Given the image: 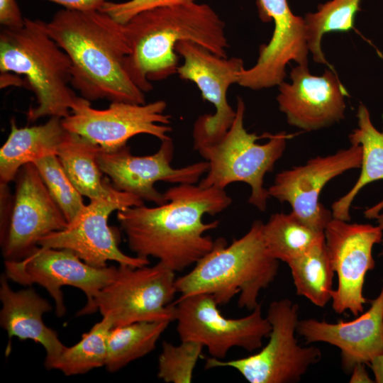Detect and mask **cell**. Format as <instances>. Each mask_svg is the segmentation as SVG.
<instances>
[{
  "label": "cell",
  "instance_id": "d590c367",
  "mask_svg": "<svg viewBox=\"0 0 383 383\" xmlns=\"http://www.w3.org/2000/svg\"><path fill=\"white\" fill-rule=\"evenodd\" d=\"M368 365L374 374V382L383 383V353L374 357Z\"/></svg>",
  "mask_w": 383,
  "mask_h": 383
},
{
  "label": "cell",
  "instance_id": "9c48e42d",
  "mask_svg": "<svg viewBox=\"0 0 383 383\" xmlns=\"http://www.w3.org/2000/svg\"><path fill=\"white\" fill-rule=\"evenodd\" d=\"M174 321L181 341H194L206 347L213 358L223 360L233 347L249 352L260 348L271 325L259 304L239 318L223 316L218 304L207 294L179 297L174 304Z\"/></svg>",
  "mask_w": 383,
  "mask_h": 383
},
{
  "label": "cell",
  "instance_id": "f1b7e54d",
  "mask_svg": "<svg viewBox=\"0 0 383 383\" xmlns=\"http://www.w3.org/2000/svg\"><path fill=\"white\" fill-rule=\"evenodd\" d=\"M362 0H331L318 6L317 11L304 18L309 50L313 60L328 65L321 48L323 35L330 32H345L353 28L354 18Z\"/></svg>",
  "mask_w": 383,
  "mask_h": 383
},
{
  "label": "cell",
  "instance_id": "8d00e7d4",
  "mask_svg": "<svg viewBox=\"0 0 383 383\" xmlns=\"http://www.w3.org/2000/svg\"><path fill=\"white\" fill-rule=\"evenodd\" d=\"M376 218L377 219L378 226L383 230V213L379 214Z\"/></svg>",
  "mask_w": 383,
  "mask_h": 383
},
{
  "label": "cell",
  "instance_id": "6da1fadb",
  "mask_svg": "<svg viewBox=\"0 0 383 383\" xmlns=\"http://www.w3.org/2000/svg\"><path fill=\"white\" fill-rule=\"evenodd\" d=\"M167 201L155 207L135 206L117 211V219L128 245L136 256L157 258L173 271L195 264L213 247L204 233L218 221L204 223L227 209L232 199L225 189L180 184L165 193Z\"/></svg>",
  "mask_w": 383,
  "mask_h": 383
},
{
  "label": "cell",
  "instance_id": "4316f807",
  "mask_svg": "<svg viewBox=\"0 0 383 383\" xmlns=\"http://www.w3.org/2000/svg\"><path fill=\"white\" fill-rule=\"evenodd\" d=\"M287 265L296 294L307 298L318 307H324L331 300L334 271L325 239Z\"/></svg>",
  "mask_w": 383,
  "mask_h": 383
},
{
  "label": "cell",
  "instance_id": "1f68e13d",
  "mask_svg": "<svg viewBox=\"0 0 383 383\" xmlns=\"http://www.w3.org/2000/svg\"><path fill=\"white\" fill-rule=\"evenodd\" d=\"M196 0H129L123 2L106 1L99 10L116 21L125 24L137 14L156 8L196 2Z\"/></svg>",
  "mask_w": 383,
  "mask_h": 383
},
{
  "label": "cell",
  "instance_id": "cb8c5ba5",
  "mask_svg": "<svg viewBox=\"0 0 383 383\" xmlns=\"http://www.w3.org/2000/svg\"><path fill=\"white\" fill-rule=\"evenodd\" d=\"M357 128L349 135L351 145L362 148L361 172L353 188L331 206L335 218L349 221L350 209L358 192L367 184L383 180V131L372 124L370 114L364 104H360L357 111Z\"/></svg>",
  "mask_w": 383,
  "mask_h": 383
},
{
  "label": "cell",
  "instance_id": "5bb4252c",
  "mask_svg": "<svg viewBox=\"0 0 383 383\" xmlns=\"http://www.w3.org/2000/svg\"><path fill=\"white\" fill-rule=\"evenodd\" d=\"M348 222L333 218L324 235L338 277L337 288L332 293V308L337 313L349 311L357 316L368 302L363 295L365 278L375 267L372 248L382 243L383 230L379 226Z\"/></svg>",
  "mask_w": 383,
  "mask_h": 383
},
{
  "label": "cell",
  "instance_id": "8992f818",
  "mask_svg": "<svg viewBox=\"0 0 383 383\" xmlns=\"http://www.w3.org/2000/svg\"><path fill=\"white\" fill-rule=\"evenodd\" d=\"M245 106L238 97L236 114L230 128L218 143L197 150L209 162L206 175L199 182L203 187L221 189L233 182H245L251 187L248 203L264 211L270 198L263 187L264 177L271 172L286 148L287 140L292 137L284 132L272 134L269 140L258 144V136L244 127Z\"/></svg>",
  "mask_w": 383,
  "mask_h": 383
},
{
  "label": "cell",
  "instance_id": "603a6c76",
  "mask_svg": "<svg viewBox=\"0 0 383 383\" xmlns=\"http://www.w3.org/2000/svg\"><path fill=\"white\" fill-rule=\"evenodd\" d=\"M99 150L98 145L68 132L57 154L73 184L90 200L111 198L121 192L102 177L97 162Z\"/></svg>",
  "mask_w": 383,
  "mask_h": 383
},
{
  "label": "cell",
  "instance_id": "30bf717a",
  "mask_svg": "<svg viewBox=\"0 0 383 383\" xmlns=\"http://www.w3.org/2000/svg\"><path fill=\"white\" fill-rule=\"evenodd\" d=\"M175 50L183 58L177 74L194 82L202 99L216 109L213 115L200 116L194 125V148L197 150L218 143L232 125L236 111L228 102L227 91L231 85L237 84L244 63L241 58L221 57L187 40L178 43Z\"/></svg>",
  "mask_w": 383,
  "mask_h": 383
},
{
  "label": "cell",
  "instance_id": "9a60e30c",
  "mask_svg": "<svg viewBox=\"0 0 383 383\" xmlns=\"http://www.w3.org/2000/svg\"><path fill=\"white\" fill-rule=\"evenodd\" d=\"M15 180L9 220L1 234L5 260L23 258L38 246L41 238L68 226L33 162L21 167Z\"/></svg>",
  "mask_w": 383,
  "mask_h": 383
},
{
  "label": "cell",
  "instance_id": "e0dca14e",
  "mask_svg": "<svg viewBox=\"0 0 383 383\" xmlns=\"http://www.w3.org/2000/svg\"><path fill=\"white\" fill-rule=\"evenodd\" d=\"M362 148L351 145L327 156L310 159L304 165L278 173L267 189L270 197L288 202L292 212L311 228L323 231L333 218L332 212L320 203L319 194L333 178L361 166Z\"/></svg>",
  "mask_w": 383,
  "mask_h": 383
},
{
  "label": "cell",
  "instance_id": "484cf974",
  "mask_svg": "<svg viewBox=\"0 0 383 383\" xmlns=\"http://www.w3.org/2000/svg\"><path fill=\"white\" fill-rule=\"evenodd\" d=\"M170 322L140 321L112 328L107 338L104 366L115 372L152 352Z\"/></svg>",
  "mask_w": 383,
  "mask_h": 383
},
{
  "label": "cell",
  "instance_id": "44dd1931",
  "mask_svg": "<svg viewBox=\"0 0 383 383\" xmlns=\"http://www.w3.org/2000/svg\"><path fill=\"white\" fill-rule=\"evenodd\" d=\"M9 280L5 273L1 275L0 325L7 332L9 341L12 337H17L21 340H32L42 345L46 351L44 365L49 370L65 347L56 331L43 321V314L50 312L52 306L31 287L13 290Z\"/></svg>",
  "mask_w": 383,
  "mask_h": 383
},
{
  "label": "cell",
  "instance_id": "3957f363",
  "mask_svg": "<svg viewBox=\"0 0 383 383\" xmlns=\"http://www.w3.org/2000/svg\"><path fill=\"white\" fill-rule=\"evenodd\" d=\"M131 49L126 68L134 84L146 93L152 82L177 73L176 45L194 42L227 57L225 23L208 4L192 2L141 12L123 24Z\"/></svg>",
  "mask_w": 383,
  "mask_h": 383
},
{
  "label": "cell",
  "instance_id": "d4e9b609",
  "mask_svg": "<svg viewBox=\"0 0 383 383\" xmlns=\"http://www.w3.org/2000/svg\"><path fill=\"white\" fill-rule=\"evenodd\" d=\"M262 235L270 255L287 264L325 239L323 231L308 226L292 212L272 214L263 224Z\"/></svg>",
  "mask_w": 383,
  "mask_h": 383
},
{
  "label": "cell",
  "instance_id": "4dcf8cb0",
  "mask_svg": "<svg viewBox=\"0 0 383 383\" xmlns=\"http://www.w3.org/2000/svg\"><path fill=\"white\" fill-rule=\"evenodd\" d=\"M203 345L194 341H181L178 345L162 344L157 377L166 383H190Z\"/></svg>",
  "mask_w": 383,
  "mask_h": 383
},
{
  "label": "cell",
  "instance_id": "83f0119b",
  "mask_svg": "<svg viewBox=\"0 0 383 383\" xmlns=\"http://www.w3.org/2000/svg\"><path fill=\"white\" fill-rule=\"evenodd\" d=\"M113 328L111 321L103 317L82 335L71 347L65 346L49 370H57L67 376L85 374L104 366L107 353V338Z\"/></svg>",
  "mask_w": 383,
  "mask_h": 383
},
{
  "label": "cell",
  "instance_id": "e575fe53",
  "mask_svg": "<svg viewBox=\"0 0 383 383\" xmlns=\"http://www.w3.org/2000/svg\"><path fill=\"white\" fill-rule=\"evenodd\" d=\"M365 364H357L352 370V375L350 379V382L352 383H372L374 380H372L369 376L365 367Z\"/></svg>",
  "mask_w": 383,
  "mask_h": 383
},
{
  "label": "cell",
  "instance_id": "5b68a950",
  "mask_svg": "<svg viewBox=\"0 0 383 383\" xmlns=\"http://www.w3.org/2000/svg\"><path fill=\"white\" fill-rule=\"evenodd\" d=\"M45 23L25 18L22 27L3 28L0 33L1 73L24 77L35 96L36 106L27 112L31 122L46 116L67 117L79 97L71 85L70 59Z\"/></svg>",
  "mask_w": 383,
  "mask_h": 383
},
{
  "label": "cell",
  "instance_id": "f546056e",
  "mask_svg": "<svg viewBox=\"0 0 383 383\" xmlns=\"http://www.w3.org/2000/svg\"><path fill=\"white\" fill-rule=\"evenodd\" d=\"M33 163L68 224L72 223L86 205L83 196L69 178L57 155H50Z\"/></svg>",
  "mask_w": 383,
  "mask_h": 383
},
{
  "label": "cell",
  "instance_id": "836d02e7",
  "mask_svg": "<svg viewBox=\"0 0 383 383\" xmlns=\"http://www.w3.org/2000/svg\"><path fill=\"white\" fill-rule=\"evenodd\" d=\"M65 7V9L90 12L99 11L108 0H47Z\"/></svg>",
  "mask_w": 383,
  "mask_h": 383
},
{
  "label": "cell",
  "instance_id": "4fadbf2b",
  "mask_svg": "<svg viewBox=\"0 0 383 383\" xmlns=\"http://www.w3.org/2000/svg\"><path fill=\"white\" fill-rule=\"evenodd\" d=\"M5 274L21 285L37 284L44 287L55 301V313L62 317L66 313L63 286L82 290L90 304L99 292L115 277L118 267L91 266L68 249L35 247L18 260H5Z\"/></svg>",
  "mask_w": 383,
  "mask_h": 383
},
{
  "label": "cell",
  "instance_id": "7c38bea8",
  "mask_svg": "<svg viewBox=\"0 0 383 383\" xmlns=\"http://www.w3.org/2000/svg\"><path fill=\"white\" fill-rule=\"evenodd\" d=\"M143 204L140 198L125 192L109 199L90 200L65 229L41 238L38 245L70 250L84 262L98 268L106 267L108 261L133 267L148 265V258L129 256L119 249L117 237L108 224L113 211Z\"/></svg>",
  "mask_w": 383,
  "mask_h": 383
},
{
  "label": "cell",
  "instance_id": "8fae6325",
  "mask_svg": "<svg viewBox=\"0 0 383 383\" xmlns=\"http://www.w3.org/2000/svg\"><path fill=\"white\" fill-rule=\"evenodd\" d=\"M167 104L157 100L148 104L111 101L106 109H96L79 96L71 113L62 118L64 128L111 151L127 145L130 138L148 134L161 141L170 138L171 116L165 113Z\"/></svg>",
  "mask_w": 383,
  "mask_h": 383
},
{
  "label": "cell",
  "instance_id": "7a4b0ae2",
  "mask_svg": "<svg viewBox=\"0 0 383 383\" xmlns=\"http://www.w3.org/2000/svg\"><path fill=\"white\" fill-rule=\"evenodd\" d=\"M72 63L71 85L91 101L145 104V92L128 76L131 52L124 26L100 11L61 9L45 23Z\"/></svg>",
  "mask_w": 383,
  "mask_h": 383
},
{
  "label": "cell",
  "instance_id": "277c9868",
  "mask_svg": "<svg viewBox=\"0 0 383 383\" xmlns=\"http://www.w3.org/2000/svg\"><path fill=\"white\" fill-rule=\"evenodd\" d=\"M263 223L255 221L242 237L228 245L223 238L186 274L177 278L179 297L196 294L211 296L218 305L238 296V305L252 311L262 289L275 279L279 260L268 253L262 235Z\"/></svg>",
  "mask_w": 383,
  "mask_h": 383
},
{
  "label": "cell",
  "instance_id": "ac0fdd59",
  "mask_svg": "<svg viewBox=\"0 0 383 383\" xmlns=\"http://www.w3.org/2000/svg\"><path fill=\"white\" fill-rule=\"evenodd\" d=\"M257 5L262 21H273L274 30L260 46L256 63L238 73L237 84L253 90L279 86L289 62L308 65L309 51L304 19L292 13L287 0H257Z\"/></svg>",
  "mask_w": 383,
  "mask_h": 383
},
{
  "label": "cell",
  "instance_id": "d6986e66",
  "mask_svg": "<svg viewBox=\"0 0 383 383\" xmlns=\"http://www.w3.org/2000/svg\"><path fill=\"white\" fill-rule=\"evenodd\" d=\"M291 83L282 82L277 101L289 125L306 131L329 126L344 118L348 96L333 70L321 76L310 74L308 65H297L290 72Z\"/></svg>",
  "mask_w": 383,
  "mask_h": 383
},
{
  "label": "cell",
  "instance_id": "ffe728a7",
  "mask_svg": "<svg viewBox=\"0 0 383 383\" xmlns=\"http://www.w3.org/2000/svg\"><path fill=\"white\" fill-rule=\"evenodd\" d=\"M296 333L307 343L324 342L340 350L342 366L351 372L357 364H369L383 353V284L370 309L350 321H299Z\"/></svg>",
  "mask_w": 383,
  "mask_h": 383
},
{
  "label": "cell",
  "instance_id": "ba28073f",
  "mask_svg": "<svg viewBox=\"0 0 383 383\" xmlns=\"http://www.w3.org/2000/svg\"><path fill=\"white\" fill-rule=\"evenodd\" d=\"M299 306L288 299L272 301L267 318L271 325L269 341L252 355L224 361L206 359V370L231 367L250 383H294L301 380L308 369L321 359L315 346L302 347L295 337Z\"/></svg>",
  "mask_w": 383,
  "mask_h": 383
},
{
  "label": "cell",
  "instance_id": "7402d4cb",
  "mask_svg": "<svg viewBox=\"0 0 383 383\" xmlns=\"http://www.w3.org/2000/svg\"><path fill=\"white\" fill-rule=\"evenodd\" d=\"M10 122V133L0 149L1 185L15 180L26 164L57 155L68 134L59 117H50L45 123L30 127L18 128L14 118Z\"/></svg>",
  "mask_w": 383,
  "mask_h": 383
},
{
  "label": "cell",
  "instance_id": "74e56055",
  "mask_svg": "<svg viewBox=\"0 0 383 383\" xmlns=\"http://www.w3.org/2000/svg\"><path fill=\"white\" fill-rule=\"evenodd\" d=\"M382 246H383V239L382 240ZM379 255L383 256V248H382L381 252L379 253Z\"/></svg>",
  "mask_w": 383,
  "mask_h": 383
},
{
  "label": "cell",
  "instance_id": "d6a6232c",
  "mask_svg": "<svg viewBox=\"0 0 383 383\" xmlns=\"http://www.w3.org/2000/svg\"><path fill=\"white\" fill-rule=\"evenodd\" d=\"M24 21L16 0H0V23L3 28H19Z\"/></svg>",
  "mask_w": 383,
  "mask_h": 383
},
{
  "label": "cell",
  "instance_id": "52a82bcc",
  "mask_svg": "<svg viewBox=\"0 0 383 383\" xmlns=\"http://www.w3.org/2000/svg\"><path fill=\"white\" fill-rule=\"evenodd\" d=\"M175 272L158 262L149 267L119 265L113 279L79 310L84 316L99 311L114 327L140 321H174L172 304L177 293Z\"/></svg>",
  "mask_w": 383,
  "mask_h": 383
},
{
  "label": "cell",
  "instance_id": "2e32d148",
  "mask_svg": "<svg viewBox=\"0 0 383 383\" xmlns=\"http://www.w3.org/2000/svg\"><path fill=\"white\" fill-rule=\"evenodd\" d=\"M161 142L157 152L146 156L133 155L127 145L111 151L100 148L97 155L99 166L116 189L161 205L167 199L164 194L155 188V183L196 184L209 170L206 160L173 168L172 140L170 138Z\"/></svg>",
  "mask_w": 383,
  "mask_h": 383
}]
</instances>
